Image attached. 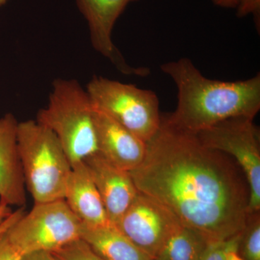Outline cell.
<instances>
[{"label": "cell", "mask_w": 260, "mask_h": 260, "mask_svg": "<svg viewBox=\"0 0 260 260\" xmlns=\"http://www.w3.org/2000/svg\"><path fill=\"white\" fill-rule=\"evenodd\" d=\"M22 260H57L52 253L48 251H38L23 256Z\"/></svg>", "instance_id": "cell-21"}, {"label": "cell", "mask_w": 260, "mask_h": 260, "mask_svg": "<svg viewBox=\"0 0 260 260\" xmlns=\"http://www.w3.org/2000/svg\"><path fill=\"white\" fill-rule=\"evenodd\" d=\"M84 161L101 195L109 221L115 225L139 191L129 172L116 167L99 152Z\"/></svg>", "instance_id": "cell-10"}, {"label": "cell", "mask_w": 260, "mask_h": 260, "mask_svg": "<svg viewBox=\"0 0 260 260\" xmlns=\"http://www.w3.org/2000/svg\"><path fill=\"white\" fill-rule=\"evenodd\" d=\"M12 213L13 210L9 205L0 203V224L3 223Z\"/></svg>", "instance_id": "cell-23"}, {"label": "cell", "mask_w": 260, "mask_h": 260, "mask_svg": "<svg viewBox=\"0 0 260 260\" xmlns=\"http://www.w3.org/2000/svg\"><path fill=\"white\" fill-rule=\"evenodd\" d=\"M51 253L57 260H104L82 239Z\"/></svg>", "instance_id": "cell-17"}, {"label": "cell", "mask_w": 260, "mask_h": 260, "mask_svg": "<svg viewBox=\"0 0 260 260\" xmlns=\"http://www.w3.org/2000/svg\"><path fill=\"white\" fill-rule=\"evenodd\" d=\"M253 119L232 118L196 134L205 146L232 156L242 168L249 189V215L260 210V133Z\"/></svg>", "instance_id": "cell-7"}, {"label": "cell", "mask_w": 260, "mask_h": 260, "mask_svg": "<svg viewBox=\"0 0 260 260\" xmlns=\"http://www.w3.org/2000/svg\"><path fill=\"white\" fill-rule=\"evenodd\" d=\"M209 243L199 232L181 224L153 260H199Z\"/></svg>", "instance_id": "cell-15"}, {"label": "cell", "mask_w": 260, "mask_h": 260, "mask_svg": "<svg viewBox=\"0 0 260 260\" xmlns=\"http://www.w3.org/2000/svg\"><path fill=\"white\" fill-rule=\"evenodd\" d=\"M18 124L12 114L0 119V203L21 208L26 203V194L17 145Z\"/></svg>", "instance_id": "cell-12"}, {"label": "cell", "mask_w": 260, "mask_h": 260, "mask_svg": "<svg viewBox=\"0 0 260 260\" xmlns=\"http://www.w3.org/2000/svg\"><path fill=\"white\" fill-rule=\"evenodd\" d=\"M6 232L0 235V260L23 259L24 254L10 240Z\"/></svg>", "instance_id": "cell-18"}, {"label": "cell", "mask_w": 260, "mask_h": 260, "mask_svg": "<svg viewBox=\"0 0 260 260\" xmlns=\"http://www.w3.org/2000/svg\"><path fill=\"white\" fill-rule=\"evenodd\" d=\"M94 107L77 80H54L47 107L37 121L50 129L64 149L71 166L99 152Z\"/></svg>", "instance_id": "cell-3"}, {"label": "cell", "mask_w": 260, "mask_h": 260, "mask_svg": "<svg viewBox=\"0 0 260 260\" xmlns=\"http://www.w3.org/2000/svg\"><path fill=\"white\" fill-rule=\"evenodd\" d=\"M17 145L34 203L64 200L72 166L56 135L37 120L18 121Z\"/></svg>", "instance_id": "cell-4"}, {"label": "cell", "mask_w": 260, "mask_h": 260, "mask_svg": "<svg viewBox=\"0 0 260 260\" xmlns=\"http://www.w3.org/2000/svg\"><path fill=\"white\" fill-rule=\"evenodd\" d=\"M228 239L210 242L199 260H227Z\"/></svg>", "instance_id": "cell-19"}, {"label": "cell", "mask_w": 260, "mask_h": 260, "mask_svg": "<svg viewBox=\"0 0 260 260\" xmlns=\"http://www.w3.org/2000/svg\"><path fill=\"white\" fill-rule=\"evenodd\" d=\"M8 0H0V7L3 6Z\"/></svg>", "instance_id": "cell-24"}, {"label": "cell", "mask_w": 260, "mask_h": 260, "mask_svg": "<svg viewBox=\"0 0 260 260\" xmlns=\"http://www.w3.org/2000/svg\"><path fill=\"white\" fill-rule=\"evenodd\" d=\"M138 0H76L80 11L88 23L90 42L94 49L126 75L146 76L148 68L129 66L113 42L116 20L127 5Z\"/></svg>", "instance_id": "cell-9"}, {"label": "cell", "mask_w": 260, "mask_h": 260, "mask_svg": "<svg viewBox=\"0 0 260 260\" xmlns=\"http://www.w3.org/2000/svg\"><path fill=\"white\" fill-rule=\"evenodd\" d=\"M81 239L104 260H153L112 224L82 228Z\"/></svg>", "instance_id": "cell-14"}, {"label": "cell", "mask_w": 260, "mask_h": 260, "mask_svg": "<svg viewBox=\"0 0 260 260\" xmlns=\"http://www.w3.org/2000/svg\"><path fill=\"white\" fill-rule=\"evenodd\" d=\"M85 90L95 109L145 142H148L160 127V104L152 90L102 76H94Z\"/></svg>", "instance_id": "cell-5"}, {"label": "cell", "mask_w": 260, "mask_h": 260, "mask_svg": "<svg viewBox=\"0 0 260 260\" xmlns=\"http://www.w3.org/2000/svg\"><path fill=\"white\" fill-rule=\"evenodd\" d=\"M140 192L169 210L208 242L241 234L249 216V189L229 155L161 118L146 142L143 162L129 172Z\"/></svg>", "instance_id": "cell-1"}, {"label": "cell", "mask_w": 260, "mask_h": 260, "mask_svg": "<svg viewBox=\"0 0 260 260\" xmlns=\"http://www.w3.org/2000/svg\"><path fill=\"white\" fill-rule=\"evenodd\" d=\"M181 225L165 207L139 191L115 226L153 260Z\"/></svg>", "instance_id": "cell-8"}, {"label": "cell", "mask_w": 260, "mask_h": 260, "mask_svg": "<svg viewBox=\"0 0 260 260\" xmlns=\"http://www.w3.org/2000/svg\"><path fill=\"white\" fill-rule=\"evenodd\" d=\"M217 6L224 8H237L239 0H212Z\"/></svg>", "instance_id": "cell-22"}, {"label": "cell", "mask_w": 260, "mask_h": 260, "mask_svg": "<svg viewBox=\"0 0 260 260\" xmlns=\"http://www.w3.org/2000/svg\"><path fill=\"white\" fill-rule=\"evenodd\" d=\"M239 254L244 260H260L259 212L249 214L241 235Z\"/></svg>", "instance_id": "cell-16"}, {"label": "cell", "mask_w": 260, "mask_h": 260, "mask_svg": "<svg viewBox=\"0 0 260 260\" xmlns=\"http://www.w3.org/2000/svg\"><path fill=\"white\" fill-rule=\"evenodd\" d=\"M83 223L64 200L35 203L6 232L24 256L38 251L54 252L81 239Z\"/></svg>", "instance_id": "cell-6"}, {"label": "cell", "mask_w": 260, "mask_h": 260, "mask_svg": "<svg viewBox=\"0 0 260 260\" xmlns=\"http://www.w3.org/2000/svg\"><path fill=\"white\" fill-rule=\"evenodd\" d=\"M99 153L116 167L131 172L143 162L146 142L94 107Z\"/></svg>", "instance_id": "cell-11"}, {"label": "cell", "mask_w": 260, "mask_h": 260, "mask_svg": "<svg viewBox=\"0 0 260 260\" xmlns=\"http://www.w3.org/2000/svg\"><path fill=\"white\" fill-rule=\"evenodd\" d=\"M25 213V209H24V207L18 208V209L15 210V211H13V213L10 214L9 216L5 219L3 223L0 224V235L6 232V231H8V229H9L15 222L18 221L19 219L21 218Z\"/></svg>", "instance_id": "cell-20"}, {"label": "cell", "mask_w": 260, "mask_h": 260, "mask_svg": "<svg viewBox=\"0 0 260 260\" xmlns=\"http://www.w3.org/2000/svg\"><path fill=\"white\" fill-rule=\"evenodd\" d=\"M160 70L177 86V108L164 116L176 129L197 134L232 118L254 119L259 112V73L238 81L209 79L188 58L164 63Z\"/></svg>", "instance_id": "cell-2"}, {"label": "cell", "mask_w": 260, "mask_h": 260, "mask_svg": "<svg viewBox=\"0 0 260 260\" xmlns=\"http://www.w3.org/2000/svg\"><path fill=\"white\" fill-rule=\"evenodd\" d=\"M64 200L83 225L101 226L112 224L84 160L72 165L65 186Z\"/></svg>", "instance_id": "cell-13"}]
</instances>
